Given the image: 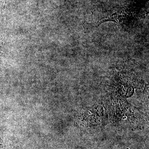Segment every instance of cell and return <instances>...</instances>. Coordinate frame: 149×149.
Segmentation results:
<instances>
[{
	"instance_id": "1",
	"label": "cell",
	"mask_w": 149,
	"mask_h": 149,
	"mask_svg": "<svg viewBox=\"0 0 149 149\" xmlns=\"http://www.w3.org/2000/svg\"><path fill=\"white\" fill-rule=\"evenodd\" d=\"M6 1H7V0H5V5H4V9L5 7L6 3Z\"/></svg>"
},
{
	"instance_id": "2",
	"label": "cell",
	"mask_w": 149,
	"mask_h": 149,
	"mask_svg": "<svg viewBox=\"0 0 149 149\" xmlns=\"http://www.w3.org/2000/svg\"><path fill=\"white\" fill-rule=\"evenodd\" d=\"M0 53H1V51H0Z\"/></svg>"
}]
</instances>
